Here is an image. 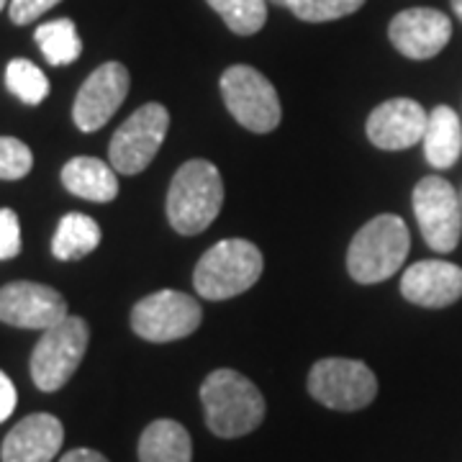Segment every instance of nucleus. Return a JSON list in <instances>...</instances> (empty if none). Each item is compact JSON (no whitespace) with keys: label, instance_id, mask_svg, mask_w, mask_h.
Listing matches in <instances>:
<instances>
[{"label":"nucleus","instance_id":"obj_26","mask_svg":"<svg viewBox=\"0 0 462 462\" xmlns=\"http://www.w3.org/2000/svg\"><path fill=\"white\" fill-rule=\"evenodd\" d=\"M21 252V224L16 211L0 208V260H14Z\"/></svg>","mask_w":462,"mask_h":462},{"label":"nucleus","instance_id":"obj_22","mask_svg":"<svg viewBox=\"0 0 462 462\" xmlns=\"http://www.w3.org/2000/svg\"><path fill=\"white\" fill-rule=\"evenodd\" d=\"M221 21L229 26V32L239 36H252L267 21V0H206Z\"/></svg>","mask_w":462,"mask_h":462},{"label":"nucleus","instance_id":"obj_31","mask_svg":"<svg viewBox=\"0 0 462 462\" xmlns=\"http://www.w3.org/2000/svg\"><path fill=\"white\" fill-rule=\"evenodd\" d=\"M270 3H275V5H285V8L291 5V0H270Z\"/></svg>","mask_w":462,"mask_h":462},{"label":"nucleus","instance_id":"obj_24","mask_svg":"<svg viewBox=\"0 0 462 462\" xmlns=\"http://www.w3.org/2000/svg\"><path fill=\"white\" fill-rule=\"evenodd\" d=\"M365 5V0H291L293 16L309 23L321 21H337V18L352 16Z\"/></svg>","mask_w":462,"mask_h":462},{"label":"nucleus","instance_id":"obj_18","mask_svg":"<svg viewBox=\"0 0 462 462\" xmlns=\"http://www.w3.org/2000/svg\"><path fill=\"white\" fill-rule=\"evenodd\" d=\"M424 154L427 162L437 170H449L462 154V124L460 116L449 106H437L430 114L424 132Z\"/></svg>","mask_w":462,"mask_h":462},{"label":"nucleus","instance_id":"obj_13","mask_svg":"<svg viewBox=\"0 0 462 462\" xmlns=\"http://www.w3.org/2000/svg\"><path fill=\"white\" fill-rule=\"evenodd\" d=\"M388 36L403 57L431 60L449 44L452 21L437 8H409L391 21Z\"/></svg>","mask_w":462,"mask_h":462},{"label":"nucleus","instance_id":"obj_10","mask_svg":"<svg viewBox=\"0 0 462 462\" xmlns=\"http://www.w3.org/2000/svg\"><path fill=\"white\" fill-rule=\"evenodd\" d=\"M411 200L421 236L434 252L447 254L460 245V200H457L455 188L445 178L430 175L419 180V185L413 188Z\"/></svg>","mask_w":462,"mask_h":462},{"label":"nucleus","instance_id":"obj_30","mask_svg":"<svg viewBox=\"0 0 462 462\" xmlns=\"http://www.w3.org/2000/svg\"><path fill=\"white\" fill-rule=\"evenodd\" d=\"M452 8H455V14L462 21V0H452Z\"/></svg>","mask_w":462,"mask_h":462},{"label":"nucleus","instance_id":"obj_32","mask_svg":"<svg viewBox=\"0 0 462 462\" xmlns=\"http://www.w3.org/2000/svg\"><path fill=\"white\" fill-rule=\"evenodd\" d=\"M5 3H8V0H0V11H3V8H5Z\"/></svg>","mask_w":462,"mask_h":462},{"label":"nucleus","instance_id":"obj_20","mask_svg":"<svg viewBox=\"0 0 462 462\" xmlns=\"http://www.w3.org/2000/svg\"><path fill=\"white\" fill-rule=\"evenodd\" d=\"M100 226L85 214H67L51 236V254L57 260H80L100 245Z\"/></svg>","mask_w":462,"mask_h":462},{"label":"nucleus","instance_id":"obj_6","mask_svg":"<svg viewBox=\"0 0 462 462\" xmlns=\"http://www.w3.org/2000/svg\"><path fill=\"white\" fill-rule=\"evenodd\" d=\"M221 98L229 114L254 134H270L281 124V98L260 69L234 65L221 75Z\"/></svg>","mask_w":462,"mask_h":462},{"label":"nucleus","instance_id":"obj_14","mask_svg":"<svg viewBox=\"0 0 462 462\" xmlns=\"http://www.w3.org/2000/svg\"><path fill=\"white\" fill-rule=\"evenodd\" d=\"M430 114L411 98H391L380 103L367 118V139L378 149L398 152L419 144L427 132Z\"/></svg>","mask_w":462,"mask_h":462},{"label":"nucleus","instance_id":"obj_16","mask_svg":"<svg viewBox=\"0 0 462 462\" xmlns=\"http://www.w3.org/2000/svg\"><path fill=\"white\" fill-rule=\"evenodd\" d=\"M65 442V427L51 413H32L5 434L3 462H51Z\"/></svg>","mask_w":462,"mask_h":462},{"label":"nucleus","instance_id":"obj_7","mask_svg":"<svg viewBox=\"0 0 462 462\" xmlns=\"http://www.w3.org/2000/svg\"><path fill=\"white\" fill-rule=\"evenodd\" d=\"M309 393L334 411H360L378 396V378L360 360L324 357L309 373Z\"/></svg>","mask_w":462,"mask_h":462},{"label":"nucleus","instance_id":"obj_12","mask_svg":"<svg viewBox=\"0 0 462 462\" xmlns=\"http://www.w3.org/2000/svg\"><path fill=\"white\" fill-rule=\"evenodd\" d=\"M67 316V300L50 285L16 281L0 288V321L8 327L47 331Z\"/></svg>","mask_w":462,"mask_h":462},{"label":"nucleus","instance_id":"obj_21","mask_svg":"<svg viewBox=\"0 0 462 462\" xmlns=\"http://www.w3.org/2000/svg\"><path fill=\"white\" fill-rule=\"evenodd\" d=\"M39 50L44 54V60L51 67L72 65L80 54H83V42L80 33L75 29V23L69 18H57V21H47L42 23L36 33H33Z\"/></svg>","mask_w":462,"mask_h":462},{"label":"nucleus","instance_id":"obj_4","mask_svg":"<svg viewBox=\"0 0 462 462\" xmlns=\"http://www.w3.org/2000/svg\"><path fill=\"white\" fill-rule=\"evenodd\" d=\"M263 252L247 239H224L196 264L193 285L200 298L226 300L249 291L263 275Z\"/></svg>","mask_w":462,"mask_h":462},{"label":"nucleus","instance_id":"obj_15","mask_svg":"<svg viewBox=\"0 0 462 462\" xmlns=\"http://www.w3.org/2000/svg\"><path fill=\"white\" fill-rule=\"evenodd\" d=\"M401 296L413 306L447 309L462 298V267L445 260L413 263L401 278Z\"/></svg>","mask_w":462,"mask_h":462},{"label":"nucleus","instance_id":"obj_11","mask_svg":"<svg viewBox=\"0 0 462 462\" xmlns=\"http://www.w3.org/2000/svg\"><path fill=\"white\" fill-rule=\"evenodd\" d=\"M129 69L121 62H106L93 69L72 106L75 126L85 134L103 129L129 96Z\"/></svg>","mask_w":462,"mask_h":462},{"label":"nucleus","instance_id":"obj_17","mask_svg":"<svg viewBox=\"0 0 462 462\" xmlns=\"http://www.w3.org/2000/svg\"><path fill=\"white\" fill-rule=\"evenodd\" d=\"M62 185L72 196L93 203H111L118 196V178L111 165L96 157H75L62 167Z\"/></svg>","mask_w":462,"mask_h":462},{"label":"nucleus","instance_id":"obj_27","mask_svg":"<svg viewBox=\"0 0 462 462\" xmlns=\"http://www.w3.org/2000/svg\"><path fill=\"white\" fill-rule=\"evenodd\" d=\"M57 3H62V0H11L8 16L16 26H26V23H33L36 18L44 16L47 11H51Z\"/></svg>","mask_w":462,"mask_h":462},{"label":"nucleus","instance_id":"obj_25","mask_svg":"<svg viewBox=\"0 0 462 462\" xmlns=\"http://www.w3.org/2000/svg\"><path fill=\"white\" fill-rule=\"evenodd\" d=\"M33 154L21 139L0 136V180H21L32 172Z\"/></svg>","mask_w":462,"mask_h":462},{"label":"nucleus","instance_id":"obj_3","mask_svg":"<svg viewBox=\"0 0 462 462\" xmlns=\"http://www.w3.org/2000/svg\"><path fill=\"white\" fill-rule=\"evenodd\" d=\"M409 247L411 236L406 221L401 216L380 214L352 236L346 249V270L352 281L363 285L388 281L409 257Z\"/></svg>","mask_w":462,"mask_h":462},{"label":"nucleus","instance_id":"obj_2","mask_svg":"<svg viewBox=\"0 0 462 462\" xmlns=\"http://www.w3.org/2000/svg\"><path fill=\"white\" fill-rule=\"evenodd\" d=\"M224 206V180L214 162L190 160L175 172L167 190L170 226L182 236H196L216 221Z\"/></svg>","mask_w":462,"mask_h":462},{"label":"nucleus","instance_id":"obj_8","mask_svg":"<svg viewBox=\"0 0 462 462\" xmlns=\"http://www.w3.org/2000/svg\"><path fill=\"white\" fill-rule=\"evenodd\" d=\"M170 129V114L160 103L136 108L114 134L108 157L118 175H139L152 165Z\"/></svg>","mask_w":462,"mask_h":462},{"label":"nucleus","instance_id":"obj_9","mask_svg":"<svg viewBox=\"0 0 462 462\" xmlns=\"http://www.w3.org/2000/svg\"><path fill=\"white\" fill-rule=\"evenodd\" d=\"M200 303L180 291H157L132 309V329L136 337L165 345L190 337L200 327Z\"/></svg>","mask_w":462,"mask_h":462},{"label":"nucleus","instance_id":"obj_5","mask_svg":"<svg viewBox=\"0 0 462 462\" xmlns=\"http://www.w3.org/2000/svg\"><path fill=\"white\" fill-rule=\"evenodd\" d=\"M90 342V329L80 316H67L60 324L42 331L32 352V380L44 393H54L83 363Z\"/></svg>","mask_w":462,"mask_h":462},{"label":"nucleus","instance_id":"obj_23","mask_svg":"<svg viewBox=\"0 0 462 462\" xmlns=\"http://www.w3.org/2000/svg\"><path fill=\"white\" fill-rule=\"evenodd\" d=\"M8 90L26 106H39L50 96V80L39 67L29 60H11L5 67Z\"/></svg>","mask_w":462,"mask_h":462},{"label":"nucleus","instance_id":"obj_19","mask_svg":"<svg viewBox=\"0 0 462 462\" xmlns=\"http://www.w3.org/2000/svg\"><path fill=\"white\" fill-rule=\"evenodd\" d=\"M193 442L188 430L172 419H157L139 437V462H190Z\"/></svg>","mask_w":462,"mask_h":462},{"label":"nucleus","instance_id":"obj_28","mask_svg":"<svg viewBox=\"0 0 462 462\" xmlns=\"http://www.w3.org/2000/svg\"><path fill=\"white\" fill-rule=\"evenodd\" d=\"M16 409V385L0 370V421H5Z\"/></svg>","mask_w":462,"mask_h":462},{"label":"nucleus","instance_id":"obj_29","mask_svg":"<svg viewBox=\"0 0 462 462\" xmlns=\"http://www.w3.org/2000/svg\"><path fill=\"white\" fill-rule=\"evenodd\" d=\"M60 462H111L108 457H103L100 452H96V449H85V447H80V449H72V452H67L65 457Z\"/></svg>","mask_w":462,"mask_h":462},{"label":"nucleus","instance_id":"obj_1","mask_svg":"<svg viewBox=\"0 0 462 462\" xmlns=\"http://www.w3.org/2000/svg\"><path fill=\"white\" fill-rule=\"evenodd\" d=\"M206 424L221 439H236L264 421V398L260 388L236 370H214L200 385Z\"/></svg>","mask_w":462,"mask_h":462}]
</instances>
